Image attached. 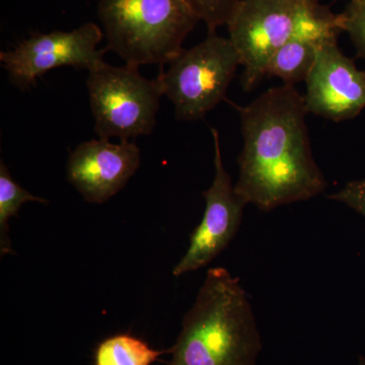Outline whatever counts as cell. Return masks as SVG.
<instances>
[{
	"label": "cell",
	"instance_id": "7c38bea8",
	"mask_svg": "<svg viewBox=\"0 0 365 365\" xmlns=\"http://www.w3.org/2000/svg\"><path fill=\"white\" fill-rule=\"evenodd\" d=\"M170 350H157L129 334L111 336L98 345L95 365H151Z\"/></svg>",
	"mask_w": 365,
	"mask_h": 365
},
{
	"label": "cell",
	"instance_id": "e0dca14e",
	"mask_svg": "<svg viewBox=\"0 0 365 365\" xmlns=\"http://www.w3.org/2000/svg\"><path fill=\"white\" fill-rule=\"evenodd\" d=\"M357 365H365V357L360 356Z\"/></svg>",
	"mask_w": 365,
	"mask_h": 365
},
{
	"label": "cell",
	"instance_id": "2e32d148",
	"mask_svg": "<svg viewBox=\"0 0 365 365\" xmlns=\"http://www.w3.org/2000/svg\"><path fill=\"white\" fill-rule=\"evenodd\" d=\"M328 198L345 204L365 217V179L348 182L340 191L331 194Z\"/></svg>",
	"mask_w": 365,
	"mask_h": 365
},
{
	"label": "cell",
	"instance_id": "4fadbf2b",
	"mask_svg": "<svg viewBox=\"0 0 365 365\" xmlns=\"http://www.w3.org/2000/svg\"><path fill=\"white\" fill-rule=\"evenodd\" d=\"M28 202L47 204L49 201L34 196L14 181L4 162L0 163V254H13L9 234V220L18 215L21 206Z\"/></svg>",
	"mask_w": 365,
	"mask_h": 365
},
{
	"label": "cell",
	"instance_id": "277c9868",
	"mask_svg": "<svg viewBox=\"0 0 365 365\" xmlns=\"http://www.w3.org/2000/svg\"><path fill=\"white\" fill-rule=\"evenodd\" d=\"M107 49L129 66L169 64L198 23L186 0H100Z\"/></svg>",
	"mask_w": 365,
	"mask_h": 365
},
{
	"label": "cell",
	"instance_id": "6da1fadb",
	"mask_svg": "<svg viewBox=\"0 0 365 365\" xmlns=\"http://www.w3.org/2000/svg\"><path fill=\"white\" fill-rule=\"evenodd\" d=\"M235 107L244 139L235 188L247 205L267 212L325 192L327 181L312 151L309 113L295 86L271 88Z\"/></svg>",
	"mask_w": 365,
	"mask_h": 365
},
{
	"label": "cell",
	"instance_id": "7a4b0ae2",
	"mask_svg": "<svg viewBox=\"0 0 365 365\" xmlns=\"http://www.w3.org/2000/svg\"><path fill=\"white\" fill-rule=\"evenodd\" d=\"M262 338L251 302L239 278L222 267L209 269L169 365H257Z\"/></svg>",
	"mask_w": 365,
	"mask_h": 365
},
{
	"label": "cell",
	"instance_id": "ba28073f",
	"mask_svg": "<svg viewBox=\"0 0 365 365\" xmlns=\"http://www.w3.org/2000/svg\"><path fill=\"white\" fill-rule=\"evenodd\" d=\"M211 134L215 145V179L203 192L205 210L202 220L192 232L186 254L173 269L177 277L203 268L227 249L241 227L247 205L225 169L220 134L215 128H211Z\"/></svg>",
	"mask_w": 365,
	"mask_h": 365
},
{
	"label": "cell",
	"instance_id": "5b68a950",
	"mask_svg": "<svg viewBox=\"0 0 365 365\" xmlns=\"http://www.w3.org/2000/svg\"><path fill=\"white\" fill-rule=\"evenodd\" d=\"M239 66L241 60L230 40L208 33L202 42L182 49L167 71L162 66L157 78L174 106L176 119L196 121L225 100Z\"/></svg>",
	"mask_w": 365,
	"mask_h": 365
},
{
	"label": "cell",
	"instance_id": "9c48e42d",
	"mask_svg": "<svg viewBox=\"0 0 365 365\" xmlns=\"http://www.w3.org/2000/svg\"><path fill=\"white\" fill-rule=\"evenodd\" d=\"M307 113L334 122L359 116L365 109V71L341 51L338 41L319 48L306 79Z\"/></svg>",
	"mask_w": 365,
	"mask_h": 365
},
{
	"label": "cell",
	"instance_id": "52a82bcc",
	"mask_svg": "<svg viewBox=\"0 0 365 365\" xmlns=\"http://www.w3.org/2000/svg\"><path fill=\"white\" fill-rule=\"evenodd\" d=\"M104 37V32L93 23H86L71 32L34 33L14 50L0 52V62L11 85L29 90L36 86L38 78L58 67L93 71L104 62L108 49H98Z\"/></svg>",
	"mask_w": 365,
	"mask_h": 365
},
{
	"label": "cell",
	"instance_id": "3957f363",
	"mask_svg": "<svg viewBox=\"0 0 365 365\" xmlns=\"http://www.w3.org/2000/svg\"><path fill=\"white\" fill-rule=\"evenodd\" d=\"M228 39L244 66L242 86L253 90L273 55L295 36L323 42L338 40L340 14L319 0H240L227 23Z\"/></svg>",
	"mask_w": 365,
	"mask_h": 365
},
{
	"label": "cell",
	"instance_id": "8992f818",
	"mask_svg": "<svg viewBox=\"0 0 365 365\" xmlns=\"http://www.w3.org/2000/svg\"><path fill=\"white\" fill-rule=\"evenodd\" d=\"M138 68L104 61L88 71L86 86L98 138L129 140L150 135L155 129L162 86L158 78L141 76Z\"/></svg>",
	"mask_w": 365,
	"mask_h": 365
},
{
	"label": "cell",
	"instance_id": "30bf717a",
	"mask_svg": "<svg viewBox=\"0 0 365 365\" xmlns=\"http://www.w3.org/2000/svg\"><path fill=\"white\" fill-rule=\"evenodd\" d=\"M140 162L141 151L131 141L91 139L69 155L67 179L86 202L103 204L124 188Z\"/></svg>",
	"mask_w": 365,
	"mask_h": 365
},
{
	"label": "cell",
	"instance_id": "9a60e30c",
	"mask_svg": "<svg viewBox=\"0 0 365 365\" xmlns=\"http://www.w3.org/2000/svg\"><path fill=\"white\" fill-rule=\"evenodd\" d=\"M340 14L342 32L348 34L357 56L365 58V1H352Z\"/></svg>",
	"mask_w": 365,
	"mask_h": 365
},
{
	"label": "cell",
	"instance_id": "5bb4252c",
	"mask_svg": "<svg viewBox=\"0 0 365 365\" xmlns=\"http://www.w3.org/2000/svg\"><path fill=\"white\" fill-rule=\"evenodd\" d=\"M240 0H186L199 20L207 26L208 33L227 26Z\"/></svg>",
	"mask_w": 365,
	"mask_h": 365
},
{
	"label": "cell",
	"instance_id": "8fae6325",
	"mask_svg": "<svg viewBox=\"0 0 365 365\" xmlns=\"http://www.w3.org/2000/svg\"><path fill=\"white\" fill-rule=\"evenodd\" d=\"M325 43L307 36H295L273 55L266 76L279 78L283 85L292 86L306 81L316 61L319 48Z\"/></svg>",
	"mask_w": 365,
	"mask_h": 365
},
{
	"label": "cell",
	"instance_id": "ac0fdd59",
	"mask_svg": "<svg viewBox=\"0 0 365 365\" xmlns=\"http://www.w3.org/2000/svg\"><path fill=\"white\" fill-rule=\"evenodd\" d=\"M352 1H365V0H352Z\"/></svg>",
	"mask_w": 365,
	"mask_h": 365
}]
</instances>
